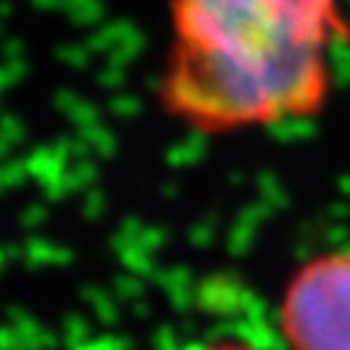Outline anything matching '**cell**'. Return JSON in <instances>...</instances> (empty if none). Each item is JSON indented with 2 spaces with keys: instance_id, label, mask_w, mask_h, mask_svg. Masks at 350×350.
Here are the masks:
<instances>
[{
  "instance_id": "obj_1",
  "label": "cell",
  "mask_w": 350,
  "mask_h": 350,
  "mask_svg": "<svg viewBox=\"0 0 350 350\" xmlns=\"http://www.w3.org/2000/svg\"><path fill=\"white\" fill-rule=\"evenodd\" d=\"M166 112L200 133L306 120L332 88L350 42L340 0H169Z\"/></svg>"
},
{
  "instance_id": "obj_2",
  "label": "cell",
  "mask_w": 350,
  "mask_h": 350,
  "mask_svg": "<svg viewBox=\"0 0 350 350\" xmlns=\"http://www.w3.org/2000/svg\"><path fill=\"white\" fill-rule=\"evenodd\" d=\"M280 319L293 350H350V252L304 265L288 286Z\"/></svg>"
},
{
  "instance_id": "obj_3",
  "label": "cell",
  "mask_w": 350,
  "mask_h": 350,
  "mask_svg": "<svg viewBox=\"0 0 350 350\" xmlns=\"http://www.w3.org/2000/svg\"><path fill=\"white\" fill-rule=\"evenodd\" d=\"M205 350H254V348L237 345V342H221V345H211V348H205Z\"/></svg>"
}]
</instances>
